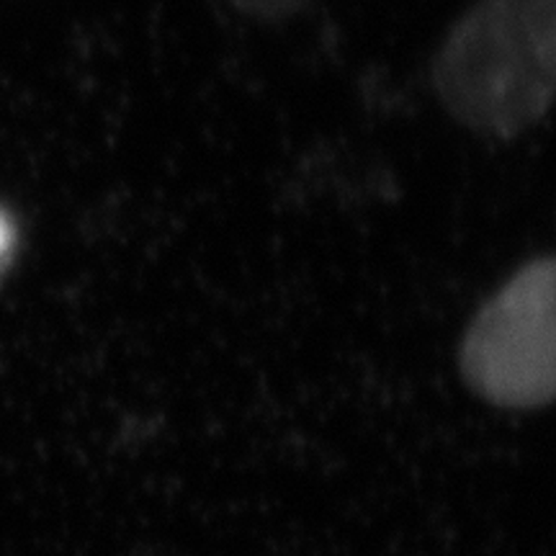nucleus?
<instances>
[{
    "instance_id": "nucleus-4",
    "label": "nucleus",
    "mask_w": 556,
    "mask_h": 556,
    "mask_svg": "<svg viewBox=\"0 0 556 556\" xmlns=\"http://www.w3.org/2000/svg\"><path fill=\"white\" fill-rule=\"evenodd\" d=\"M9 245H11V225H9V219H5L3 214H0V258H3V255H5V250H9Z\"/></svg>"
},
{
    "instance_id": "nucleus-2",
    "label": "nucleus",
    "mask_w": 556,
    "mask_h": 556,
    "mask_svg": "<svg viewBox=\"0 0 556 556\" xmlns=\"http://www.w3.org/2000/svg\"><path fill=\"white\" fill-rule=\"evenodd\" d=\"M552 255L528 261L479 309L464 343V374L482 397L503 407H539L554 394Z\"/></svg>"
},
{
    "instance_id": "nucleus-1",
    "label": "nucleus",
    "mask_w": 556,
    "mask_h": 556,
    "mask_svg": "<svg viewBox=\"0 0 556 556\" xmlns=\"http://www.w3.org/2000/svg\"><path fill=\"white\" fill-rule=\"evenodd\" d=\"M430 83L443 114L469 135H528L556 93V0H471L438 41Z\"/></svg>"
},
{
    "instance_id": "nucleus-3",
    "label": "nucleus",
    "mask_w": 556,
    "mask_h": 556,
    "mask_svg": "<svg viewBox=\"0 0 556 556\" xmlns=\"http://www.w3.org/2000/svg\"><path fill=\"white\" fill-rule=\"evenodd\" d=\"M227 3L253 24L281 26L309 11L315 0H227Z\"/></svg>"
}]
</instances>
